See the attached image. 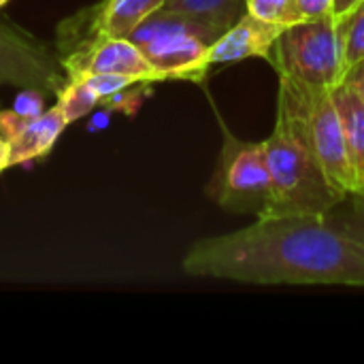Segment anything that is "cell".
I'll list each match as a JSON object with an SVG mask.
<instances>
[{
	"mask_svg": "<svg viewBox=\"0 0 364 364\" xmlns=\"http://www.w3.org/2000/svg\"><path fill=\"white\" fill-rule=\"evenodd\" d=\"M181 269L254 286L364 288V243L331 215L271 213L237 232L196 241Z\"/></svg>",
	"mask_w": 364,
	"mask_h": 364,
	"instance_id": "cell-1",
	"label": "cell"
},
{
	"mask_svg": "<svg viewBox=\"0 0 364 364\" xmlns=\"http://www.w3.org/2000/svg\"><path fill=\"white\" fill-rule=\"evenodd\" d=\"M267 162L273 181L275 213H322L328 215L348 200L326 177L299 117L277 98V115L264 139Z\"/></svg>",
	"mask_w": 364,
	"mask_h": 364,
	"instance_id": "cell-2",
	"label": "cell"
},
{
	"mask_svg": "<svg viewBox=\"0 0 364 364\" xmlns=\"http://www.w3.org/2000/svg\"><path fill=\"white\" fill-rule=\"evenodd\" d=\"M160 73L162 81L203 83L209 75V49L220 38L198 19L158 9L128 36Z\"/></svg>",
	"mask_w": 364,
	"mask_h": 364,
	"instance_id": "cell-3",
	"label": "cell"
},
{
	"mask_svg": "<svg viewBox=\"0 0 364 364\" xmlns=\"http://www.w3.org/2000/svg\"><path fill=\"white\" fill-rule=\"evenodd\" d=\"M207 196L228 213L256 218L275 213L264 141H243L222 122V149L207 186Z\"/></svg>",
	"mask_w": 364,
	"mask_h": 364,
	"instance_id": "cell-4",
	"label": "cell"
},
{
	"mask_svg": "<svg viewBox=\"0 0 364 364\" xmlns=\"http://www.w3.org/2000/svg\"><path fill=\"white\" fill-rule=\"evenodd\" d=\"M279 100H284L299 117L326 177L331 183L350 198L360 190L354 168L348 158L339 113L331 90L299 83L279 75Z\"/></svg>",
	"mask_w": 364,
	"mask_h": 364,
	"instance_id": "cell-5",
	"label": "cell"
},
{
	"mask_svg": "<svg viewBox=\"0 0 364 364\" xmlns=\"http://www.w3.org/2000/svg\"><path fill=\"white\" fill-rule=\"evenodd\" d=\"M271 62L282 77L333 90L346 75L337 17L324 15L286 26L275 43Z\"/></svg>",
	"mask_w": 364,
	"mask_h": 364,
	"instance_id": "cell-6",
	"label": "cell"
},
{
	"mask_svg": "<svg viewBox=\"0 0 364 364\" xmlns=\"http://www.w3.org/2000/svg\"><path fill=\"white\" fill-rule=\"evenodd\" d=\"M68 83L64 68L45 41L0 17V85L58 92Z\"/></svg>",
	"mask_w": 364,
	"mask_h": 364,
	"instance_id": "cell-7",
	"label": "cell"
},
{
	"mask_svg": "<svg viewBox=\"0 0 364 364\" xmlns=\"http://www.w3.org/2000/svg\"><path fill=\"white\" fill-rule=\"evenodd\" d=\"M68 81L85 79L98 73H113V75H130L141 81L154 83L162 81L160 73L147 62L143 51L130 38H105L87 53L64 66Z\"/></svg>",
	"mask_w": 364,
	"mask_h": 364,
	"instance_id": "cell-8",
	"label": "cell"
},
{
	"mask_svg": "<svg viewBox=\"0 0 364 364\" xmlns=\"http://www.w3.org/2000/svg\"><path fill=\"white\" fill-rule=\"evenodd\" d=\"M286 26L245 13L209 49V64H232L247 58H273L275 43Z\"/></svg>",
	"mask_w": 364,
	"mask_h": 364,
	"instance_id": "cell-9",
	"label": "cell"
},
{
	"mask_svg": "<svg viewBox=\"0 0 364 364\" xmlns=\"http://www.w3.org/2000/svg\"><path fill=\"white\" fill-rule=\"evenodd\" d=\"M68 124L70 122L66 119L58 102L43 115L32 119L17 136L9 141V168L49 156L58 136L64 132Z\"/></svg>",
	"mask_w": 364,
	"mask_h": 364,
	"instance_id": "cell-10",
	"label": "cell"
},
{
	"mask_svg": "<svg viewBox=\"0 0 364 364\" xmlns=\"http://www.w3.org/2000/svg\"><path fill=\"white\" fill-rule=\"evenodd\" d=\"M331 94L339 113L350 164L354 168L360 190H364V100L343 81L337 83Z\"/></svg>",
	"mask_w": 364,
	"mask_h": 364,
	"instance_id": "cell-11",
	"label": "cell"
},
{
	"mask_svg": "<svg viewBox=\"0 0 364 364\" xmlns=\"http://www.w3.org/2000/svg\"><path fill=\"white\" fill-rule=\"evenodd\" d=\"M162 9L190 15L222 36L247 13V0H164Z\"/></svg>",
	"mask_w": 364,
	"mask_h": 364,
	"instance_id": "cell-12",
	"label": "cell"
},
{
	"mask_svg": "<svg viewBox=\"0 0 364 364\" xmlns=\"http://www.w3.org/2000/svg\"><path fill=\"white\" fill-rule=\"evenodd\" d=\"M337 32L343 49V64L348 70L352 64L364 60V0L337 17Z\"/></svg>",
	"mask_w": 364,
	"mask_h": 364,
	"instance_id": "cell-13",
	"label": "cell"
},
{
	"mask_svg": "<svg viewBox=\"0 0 364 364\" xmlns=\"http://www.w3.org/2000/svg\"><path fill=\"white\" fill-rule=\"evenodd\" d=\"M98 105H100V96L83 79L68 81L58 92V107L64 111V115L70 124L81 119L83 115H87Z\"/></svg>",
	"mask_w": 364,
	"mask_h": 364,
	"instance_id": "cell-14",
	"label": "cell"
},
{
	"mask_svg": "<svg viewBox=\"0 0 364 364\" xmlns=\"http://www.w3.org/2000/svg\"><path fill=\"white\" fill-rule=\"evenodd\" d=\"M247 13L282 26H292L299 21L294 0H247Z\"/></svg>",
	"mask_w": 364,
	"mask_h": 364,
	"instance_id": "cell-15",
	"label": "cell"
},
{
	"mask_svg": "<svg viewBox=\"0 0 364 364\" xmlns=\"http://www.w3.org/2000/svg\"><path fill=\"white\" fill-rule=\"evenodd\" d=\"M98 96L100 100L107 98V96H113L122 90H128L136 83H147V81H141L136 77H130V75H113V73H98V75H90L83 79Z\"/></svg>",
	"mask_w": 364,
	"mask_h": 364,
	"instance_id": "cell-16",
	"label": "cell"
},
{
	"mask_svg": "<svg viewBox=\"0 0 364 364\" xmlns=\"http://www.w3.org/2000/svg\"><path fill=\"white\" fill-rule=\"evenodd\" d=\"M13 111L23 115V117H38L45 113V92L36 90V87H21V92L17 94L15 102H13Z\"/></svg>",
	"mask_w": 364,
	"mask_h": 364,
	"instance_id": "cell-17",
	"label": "cell"
},
{
	"mask_svg": "<svg viewBox=\"0 0 364 364\" xmlns=\"http://www.w3.org/2000/svg\"><path fill=\"white\" fill-rule=\"evenodd\" d=\"M352 200V211L348 213V218L343 220H335L343 230H348L352 237H356L358 241L364 243V190L356 192L350 196Z\"/></svg>",
	"mask_w": 364,
	"mask_h": 364,
	"instance_id": "cell-18",
	"label": "cell"
},
{
	"mask_svg": "<svg viewBox=\"0 0 364 364\" xmlns=\"http://www.w3.org/2000/svg\"><path fill=\"white\" fill-rule=\"evenodd\" d=\"M299 21L333 15V0H294Z\"/></svg>",
	"mask_w": 364,
	"mask_h": 364,
	"instance_id": "cell-19",
	"label": "cell"
},
{
	"mask_svg": "<svg viewBox=\"0 0 364 364\" xmlns=\"http://www.w3.org/2000/svg\"><path fill=\"white\" fill-rule=\"evenodd\" d=\"M343 83H348V85H350V87H352V90L364 100V60L352 64V66L346 70Z\"/></svg>",
	"mask_w": 364,
	"mask_h": 364,
	"instance_id": "cell-20",
	"label": "cell"
},
{
	"mask_svg": "<svg viewBox=\"0 0 364 364\" xmlns=\"http://www.w3.org/2000/svg\"><path fill=\"white\" fill-rule=\"evenodd\" d=\"M360 0H333V15L339 17L343 13H348L350 9H354Z\"/></svg>",
	"mask_w": 364,
	"mask_h": 364,
	"instance_id": "cell-21",
	"label": "cell"
},
{
	"mask_svg": "<svg viewBox=\"0 0 364 364\" xmlns=\"http://www.w3.org/2000/svg\"><path fill=\"white\" fill-rule=\"evenodd\" d=\"M9 168V141L0 134V173Z\"/></svg>",
	"mask_w": 364,
	"mask_h": 364,
	"instance_id": "cell-22",
	"label": "cell"
},
{
	"mask_svg": "<svg viewBox=\"0 0 364 364\" xmlns=\"http://www.w3.org/2000/svg\"><path fill=\"white\" fill-rule=\"evenodd\" d=\"M6 2H9V0H0V6H4Z\"/></svg>",
	"mask_w": 364,
	"mask_h": 364,
	"instance_id": "cell-23",
	"label": "cell"
}]
</instances>
